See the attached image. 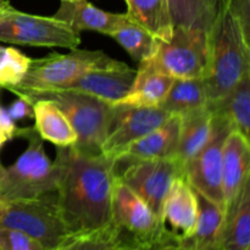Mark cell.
<instances>
[{"mask_svg":"<svg viewBox=\"0 0 250 250\" xmlns=\"http://www.w3.org/2000/svg\"><path fill=\"white\" fill-rule=\"evenodd\" d=\"M243 28L244 33L250 36V0H224Z\"/></svg>","mask_w":250,"mask_h":250,"instance_id":"4dcf8cb0","label":"cell"},{"mask_svg":"<svg viewBox=\"0 0 250 250\" xmlns=\"http://www.w3.org/2000/svg\"><path fill=\"white\" fill-rule=\"evenodd\" d=\"M208 1H209V4L211 5V6L214 7L215 10H217V9H219L220 4L222 2V0H208Z\"/></svg>","mask_w":250,"mask_h":250,"instance_id":"74e56055","label":"cell"},{"mask_svg":"<svg viewBox=\"0 0 250 250\" xmlns=\"http://www.w3.org/2000/svg\"><path fill=\"white\" fill-rule=\"evenodd\" d=\"M197 215L195 190L185 177L176 178L161 209L160 225L165 241L178 244L188 238L195 227Z\"/></svg>","mask_w":250,"mask_h":250,"instance_id":"5bb4252c","label":"cell"},{"mask_svg":"<svg viewBox=\"0 0 250 250\" xmlns=\"http://www.w3.org/2000/svg\"><path fill=\"white\" fill-rule=\"evenodd\" d=\"M119 62L102 50L76 48L71 49L67 54H49L41 59H32L21 83L7 90L61 89L88 71L110 67Z\"/></svg>","mask_w":250,"mask_h":250,"instance_id":"8992f818","label":"cell"},{"mask_svg":"<svg viewBox=\"0 0 250 250\" xmlns=\"http://www.w3.org/2000/svg\"><path fill=\"white\" fill-rule=\"evenodd\" d=\"M220 250H250V187L236 211L225 219Z\"/></svg>","mask_w":250,"mask_h":250,"instance_id":"4316f807","label":"cell"},{"mask_svg":"<svg viewBox=\"0 0 250 250\" xmlns=\"http://www.w3.org/2000/svg\"><path fill=\"white\" fill-rule=\"evenodd\" d=\"M181 116L170 115L163 125L132 143L117 159L149 160L176 158L180 143Z\"/></svg>","mask_w":250,"mask_h":250,"instance_id":"e0dca14e","label":"cell"},{"mask_svg":"<svg viewBox=\"0 0 250 250\" xmlns=\"http://www.w3.org/2000/svg\"><path fill=\"white\" fill-rule=\"evenodd\" d=\"M6 208H7V203L4 202V200L0 198V220H1V217L4 216L5 211H6Z\"/></svg>","mask_w":250,"mask_h":250,"instance_id":"d590c367","label":"cell"},{"mask_svg":"<svg viewBox=\"0 0 250 250\" xmlns=\"http://www.w3.org/2000/svg\"><path fill=\"white\" fill-rule=\"evenodd\" d=\"M136 73L137 70L120 61L110 67L88 71L61 89L83 93L112 105L129 92Z\"/></svg>","mask_w":250,"mask_h":250,"instance_id":"9a60e30c","label":"cell"},{"mask_svg":"<svg viewBox=\"0 0 250 250\" xmlns=\"http://www.w3.org/2000/svg\"><path fill=\"white\" fill-rule=\"evenodd\" d=\"M0 226L24 232L44 250L60 248L72 237L59 211L55 193L7 203Z\"/></svg>","mask_w":250,"mask_h":250,"instance_id":"ba28073f","label":"cell"},{"mask_svg":"<svg viewBox=\"0 0 250 250\" xmlns=\"http://www.w3.org/2000/svg\"><path fill=\"white\" fill-rule=\"evenodd\" d=\"M126 15L131 21L148 29L156 39L166 42L171 37V24L166 0H125Z\"/></svg>","mask_w":250,"mask_h":250,"instance_id":"7402d4cb","label":"cell"},{"mask_svg":"<svg viewBox=\"0 0 250 250\" xmlns=\"http://www.w3.org/2000/svg\"><path fill=\"white\" fill-rule=\"evenodd\" d=\"M14 121H21L24 119H33V104L24 98L19 97L6 107Z\"/></svg>","mask_w":250,"mask_h":250,"instance_id":"1f68e13d","label":"cell"},{"mask_svg":"<svg viewBox=\"0 0 250 250\" xmlns=\"http://www.w3.org/2000/svg\"><path fill=\"white\" fill-rule=\"evenodd\" d=\"M115 176L146 203L160 221L164 200L176 178L185 177L176 158L149 160L115 159Z\"/></svg>","mask_w":250,"mask_h":250,"instance_id":"30bf717a","label":"cell"},{"mask_svg":"<svg viewBox=\"0 0 250 250\" xmlns=\"http://www.w3.org/2000/svg\"><path fill=\"white\" fill-rule=\"evenodd\" d=\"M175 78L156 72L139 63L136 78L129 92L114 106L136 107H160L161 103L167 95Z\"/></svg>","mask_w":250,"mask_h":250,"instance_id":"d6986e66","label":"cell"},{"mask_svg":"<svg viewBox=\"0 0 250 250\" xmlns=\"http://www.w3.org/2000/svg\"><path fill=\"white\" fill-rule=\"evenodd\" d=\"M195 195L198 203L195 227L192 234L178 246L187 250H220L225 222L224 208L197 190Z\"/></svg>","mask_w":250,"mask_h":250,"instance_id":"ac0fdd59","label":"cell"},{"mask_svg":"<svg viewBox=\"0 0 250 250\" xmlns=\"http://www.w3.org/2000/svg\"><path fill=\"white\" fill-rule=\"evenodd\" d=\"M173 28H202L210 31L216 16L208 0H166Z\"/></svg>","mask_w":250,"mask_h":250,"instance_id":"d4e9b609","label":"cell"},{"mask_svg":"<svg viewBox=\"0 0 250 250\" xmlns=\"http://www.w3.org/2000/svg\"><path fill=\"white\" fill-rule=\"evenodd\" d=\"M165 242H160V243L150 244V246H137V247H115L114 250H158L160 248L161 244Z\"/></svg>","mask_w":250,"mask_h":250,"instance_id":"836d02e7","label":"cell"},{"mask_svg":"<svg viewBox=\"0 0 250 250\" xmlns=\"http://www.w3.org/2000/svg\"><path fill=\"white\" fill-rule=\"evenodd\" d=\"M209 31L173 28L166 42H159L156 53L141 65L175 80L205 78L209 72Z\"/></svg>","mask_w":250,"mask_h":250,"instance_id":"5b68a950","label":"cell"},{"mask_svg":"<svg viewBox=\"0 0 250 250\" xmlns=\"http://www.w3.org/2000/svg\"><path fill=\"white\" fill-rule=\"evenodd\" d=\"M209 72L204 78L207 106L221 102L250 72V41L222 0L209 31Z\"/></svg>","mask_w":250,"mask_h":250,"instance_id":"7a4b0ae2","label":"cell"},{"mask_svg":"<svg viewBox=\"0 0 250 250\" xmlns=\"http://www.w3.org/2000/svg\"><path fill=\"white\" fill-rule=\"evenodd\" d=\"M10 6H11V4H10L9 0H0V11H2V10L7 9Z\"/></svg>","mask_w":250,"mask_h":250,"instance_id":"8d00e7d4","label":"cell"},{"mask_svg":"<svg viewBox=\"0 0 250 250\" xmlns=\"http://www.w3.org/2000/svg\"><path fill=\"white\" fill-rule=\"evenodd\" d=\"M115 247L150 246L165 241L161 225L150 208L115 176L111 198Z\"/></svg>","mask_w":250,"mask_h":250,"instance_id":"52a82bcc","label":"cell"},{"mask_svg":"<svg viewBox=\"0 0 250 250\" xmlns=\"http://www.w3.org/2000/svg\"><path fill=\"white\" fill-rule=\"evenodd\" d=\"M19 138L28 142L26 150L0 173V198L10 203L34 199L56 192V171L34 127L21 128Z\"/></svg>","mask_w":250,"mask_h":250,"instance_id":"277c9868","label":"cell"},{"mask_svg":"<svg viewBox=\"0 0 250 250\" xmlns=\"http://www.w3.org/2000/svg\"><path fill=\"white\" fill-rule=\"evenodd\" d=\"M232 129L233 125L224 112L212 111V131L209 142L183 168V175L190 187L222 208L224 144Z\"/></svg>","mask_w":250,"mask_h":250,"instance_id":"8fae6325","label":"cell"},{"mask_svg":"<svg viewBox=\"0 0 250 250\" xmlns=\"http://www.w3.org/2000/svg\"><path fill=\"white\" fill-rule=\"evenodd\" d=\"M0 250H44V248L24 232L0 226Z\"/></svg>","mask_w":250,"mask_h":250,"instance_id":"f546056e","label":"cell"},{"mask_svg":"<svg viewBox=\"0 0 250 250\" xmlns=\"http://www.w3.org/2000/svg\"><path fill=\"white\" fill-rule=\"evenodd\" d=\"M60 1H75V0H60Z\"/></svg>","mask_w":250,"mask_h":250,"instance_id":"ab89813d","label":"cell"},{"mask_svg":"<svg viewBox=\"0 0 250 250\" xmlns=\"http://www.w3.org/2000/svg\"><path fill=\"white\" fill-rule=\"evenodd\" d=\"M117 42L132 59L137 62L150 59L156 53L159 39H156L148 29L127 19L115 31L109 34Z\"/></svg>","mask_w":250,"mask_h":250,"instance_id":"484cf974","label":"cell"},{"mask_svg":"<svg viewBox=\"0 0 250 250\" xmlns=\"http://www.w3.org/2000/svg\"><path fill=\"white\" fill-rule=\"evenodd\" d=\"M56 204L71 236L111 224L115 159L90 155L75 146L56 149Z\"/></svg>","mask_w":250,"mask_h":250,"instance_id":"6da1fadb","label":"cell"},{"mask_svg":"<svg viewBox=\"0 0 250 250\" xmlns=\"http://www.w3.org/2000/svg\"><path fill=\"white\" fill-rule=\"evenodd\" d=\"M2 167H4V166H2L1 164H0V173H1V170H2Z\"/></svg>","mask_w":250,"mask_h":250,"instance_id":"60d3db41","label":"cell"},{"mask_svg":"<svg viewBox=\"0 0 250 250\" xmlns=\"http://www.w3.org/2000/svg\"><path fill=\"white\" fill-rule=\"evenodd\" d=\"M212 131V111L208 107L181 116L180 143L176 159L185 168L209 142Z\"/></svg>","mask_w":250,"mask_h":250,"instance_id":"44dd1931","label":"cell"},{"mask_svg":"<svg viewBox=\"0 0 250 250\" xmlns=\"http://www.w3.org/2000/svg\"><path fill=\"white\" fill-rule=\"evenodd\" d=\"M6 142H7V138H6V137H5V134L2 133L1 131H0V148H1V146H4V144L6 143Z\"/></svg>","mask_w":250,"mask_h":250,"instance_id":"f35d334b","label":"cell"},{"mask_svg":"<svg viewBox=\"0 0 250 250\" xmlns=\"http://www.w3.org/2000/svg\"><path fill=\"white\" fill-rule=\"evenodd\" d=\"M208 107V106H207ZM221 111L229 117L233 128L249 139L250 132V72L246 73L236 87L217 104L208 107Z\"/></svg>","mask_w":250,"mask_h":250,"instance_id":"cb8c5ba5","label":"cell"},{"mask_svg":"<svg viewBox=\"0 0 250 250\" xmlns=\"http://www.w3.org/2000/svg\"><path fill=\"white\" fill-rule=\"evenodd\" d=\"M65 250H114L115 234L112 225L99 231L72 236L62 246Z\"/></svg>","mask_w":250,"mask_h":250,"instance_id":"f1b7e54d","label":"cell"},{"mask_svg":"<svg viewBox=\"0 0 250 250\" xmlns=\"http://www.w3.org/2000/svg\"><path fill=\"white\" fill-rule=\"evenodd\" d=\"M32 59L12 46H0V88L15 87L26 76Z\"/></svg>","mask_w":250,"mask_h":250,"instance_id":"83f0119b","label":"cell"},{"mask_svg":"<svg viewBox=\"0 0 250 250\" xmlns=\"http://www.w3.org/2000/svg\"><path fill=\"white\" fill-rule=\"evenodd\" d=\"M249 139L232 129L224 144L222 159V197L225 219L239 207L244 192L250 187Z\"/></svg>","mask_w":250,"mask_h":250,"instance_id":"4fadbf2b","label":"cell"},{"mask_svg":"<svg viewBox=\"0 0 250 250\" xmlns=\"http://www.w3.org/2000/svg\"><path fill=\"white\" fill-rule=\"evenodd\" d=\"M33 104L36 100H51L63 112L77 134L75 148L90 155L102 154V146L109 131L112 105L72 90H10Z\"/></svg>","mask_w":250,"mask_h":250,"instance_id":"3957f363","label":"cell"},{"mask_svg":"<svg viewBox=\"0 0 250 250\" xmlns=\"http://www.w3.org/2000/svg\"><path fill=\"white\" fill-rule=\"evenodd\" d=\"M204 78L175 80L160 107L170 115H187L207 107Z\"/></svg>","mask_w":250,"mask_h":250,"instance_id":"603a6c76","label":"cell"},{"mask_svg":"<svg viewBox=\"0 0 250 250\" xmlns=\"http://www.w3.org/2000/svg\"><path fill=\"white\" fill-rule=\"evenodd\" d=\"M53 17L67 23L78 33L82 31H94L106 36L128 19L126 14L104 11L90 4L88 0L61 1L60 7Z\"/></svg>","mask_w":250,"mask_h":250,"instance_id":"2e32d148","label":"cell"},{"mask_svg":"<svg viewBox=\"0 0 250 250\" xmlns=\"http://www.w3.org/2000/svg\"><path fill=\"white\" fill-rule=\"evenodd\" d=\"M0 131L5 134L7 141H11L14 138H19L21 133V128L16 126V121L12 120L9 111L0 103Z\"/></svg>","mask_w":250,"mask_h":250,"instance_id":"d6a6232c","label":"cell"},{"mask_svg":"<svg viewBox=\"0 0 250 250\" xmlns=\"http://www.w3.org/2000/svg\"><path fill=\"white\" fill-rule=\"evenodd\" d=\"M170 116L161 107L114 106L102 154L117 159L132 143L158 128Z\"/></svg>","mask_w":250,"mask_h":250,"instance_id":"7c38bea8","label":"cell"},{"mask_svg":"<svg viewBox=\"0 0 250 250\" xmlns=\"http://www.w3.org/2000/svg\"><path fill=\"white\" fill-rule=\"evenodd\" d=\"M55 250H65V249H63L62 247H60V248H58V249H55Z\"/></svg>","mask_w":250,"mask_h":250,"instance_id":"b9f144b4","label":"cell"},{"mask_svg":"<svg viewBox=\"0 0 250 250\" xmlns=\"http://www.w3.org/2000/svg\"><path fill=\"white\" fill-rule=\"evenodd\" d=\"M0 42L38 48L76 49L81 33L53 16H38L12 6L0 11Z\"/></svg>","mask_w":250,"mask_h":250,"instance_id":"9c48e42d","label":"cell"},{"mask_svg":"<svg viewBox=\"0 0 250 250\" xmlns=\"http://www.w3.org/2000/svg\"><path fill=\"white\" fill-rule=\"evenodd\" d=\"M158 250H187L186 248H183V247L178 246V244L176 243H164L161 244L160 248Z\"/></svg>","mask_w":250,"mask_h":250,"instance_id":"e575fe53","label":"cell"},{"mask_svg":"<svg viewBox=\"0 0 250 250\" xmlns=\"http://www.w3.org/2000/svg\"><path fill=\"white\" fill-rule=\"evenodd\" d=\"M33 119L39 137L56 148L73 146L77 143V134L70 121L51 100L39 99L33 103Z\"/></svg>","mask_w":250,"mask_h":250,"instance_id":"ffe728a7","label":"cell"}]
</instances>
